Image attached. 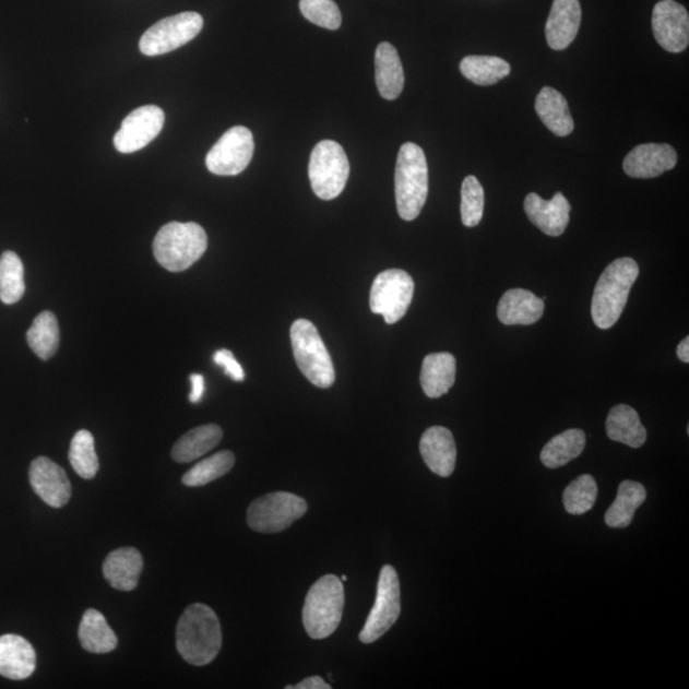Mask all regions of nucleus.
<instances>
[{
  "instance_id": "obj_1",
  "label": "nucleus",
  "mask_w": 689,
  "mask_h": 689,
  "mask_svg": "<svg viewBox=\"0 0 689 689\" xmlns=\"http://www.w3.org/2000/svg\"><path fill=\"white\" fill-rule=\"evenodd\" d=\"M223 646L222 626L216 613L204 604H192L177 626L178 653L189 664L207 665L215 661Z\"/></svg>"
},
{
  "instance_id": "obj_2",
  "label": "nucleus",
  "mask_w": 689,
  "mask_h": 689,
  "mask_svg": "<svg viewBox=\"0 0 689 689\" xmlns=\"http://www.w3.org/2000/svg\"><path fill=\"white\" fill-rule=\"evenodd\" d=\"M639 274L638 262L628 257L611 262L604 270L592 301L593 321L597 328L608 330L618 322Z\"/></svg>"
},
{
  "instance_id": "obj_3",
  "label": "nucleus",
  "mask_w": 689,
  "mask_h": 689,
  "mask_svg": "<svg viewBox=\"0 0 689 689\" xmlns=\"http://www.w3.org/2000/svg\"><path fill=\"white\" fill-rule=\"evenodd\" d=\"M428 189L426 154L415 143H404L399 151L395 170V194L401 218L413 222L420 215L427 202Z\"/></svg>"
},
{
  "instance_id": "obj_4",
  "label": "nucleus",
  "mask_w": 689,
  "mask_h": 689,
  "mask_svg": "<svg viewBox=\"0 0 689 689\" xmlns=\"http://www.w3.org/2000/svg\"><path fill=\"white\" fill-rule=\"evenodd\" d=\"M209 246L207 234L195 223H169L154 240L155 259L170 272H181L201 259Z\"/></svg>"
},
{
  "instance_id": "obj_5",
  "label": "nucleus",
  "mask_w": 689,
  "mask_h": 689,
  "mask_svg": "<svg viewBox=\"0 0 689 689\" xmlns=\"http://www.w3.org/2000/svg\"><path fill=\"white\" fill-rule=\"evenodd\" d=\"M345 592L343 581L325 574L309 589L302 608V625L310 639L324 640L335 633L343 619Z\"/></svg>"
},
{
  "instance_id": "obj_6",
  "label": "nucleus",
  "mask_w": 689,
  "mask_h": 689,
  "mask_svg": "<svg viewBox=\"0 0 689 689\" xmlns=\"http://www.w3.org/2000/svg\"><path fill=\"white\" fill-rule=\"evenodd\" d=\"M294 358L307 380L320 389H330L336 380L331 355L316 325L300 318L290 330Z\"/></svg>"
},
{
  "instance_id": "obj_7",
  "label": "nucleus",
  "mask_w": 689,
  "mask_h": 689,
  "mask_svg": "<svg viewBox=\"0 0 689 689\" xmlns=\"http://www.w3.org/2000/svg\"><path fill=\"white\" fill-rule=\"evenodd\" d=\"M308 173L318 199L331 201L343 193L349 179L351 164L337 142L324 140L313 149Z\"/></svg>"
},
{
  "instance_id": "obj_8",
  "label": "nucleus",
  "mask_w": 689,
  "mask_h": 689,
  "mask_svg": "<svg viewBox=\"0 0 689 689\" xmlns=\"http://www.w3.org/2000/svg\"><path fill=\"white\" fill-rule=\"evenodd\" d=\"M308 511L305 498L289 494V491H275L257 498L247 512L248 526L253 532L262 534L282 533L289 528Z\"/></svg>"
},
{
  "instance_id": "obj_9",
  "label": "nucleus",
  "mask_w": 689,
  "mask_h": 689,
  "mask_svg": "<svg viewBox=\"0 0 689 689\" xmlns=\"http://www.w3.org/2000/svg\"><path fill=\"white\" fill-rule=\"evenodd\" d=\"M414 280L403 270L381 272L370 290L369 305L375 314H381L385 323L393 324L403 318L414 297Z\"/></svg>"
},
{
  "instance_id": "obj_10",
  "label": "nucleus",
  "mask_w": 689,
  "mask_h": 689,
  "mask_svg": "<svg viewBox=\"0 0 689 689\" xmlns=\"http://www.w3.org/2000/svg\"><path fill=\"white\" fill-rule=\"evenodd\" d=\"M203 19L195 12H183L166 17L150 27L141 37L142 55L156 57L177 50L202 32Z\"/></svg>"
},
{
  "instance_id": "obj_11",
  "label": "nucleus",
  "mask_w": 689,
  "mask_h": 689,
  "mask_svg": "<svg viewBox=\"0 0 689 689\" xmlns=\"http://www.w3.org/2000/svg\"><path fill=\"white\" fill-rule=\"evenodd\" d=\"M401 613L399 574L392 566H384L378 579L377 597L365 627L359 634L363 643L380 640L397 622Z\"/></svg>"
},
{
  "instance_id": "obj_12",
  "label": "nucleus",
  "mask_w": 689,
  "mask_h": 689,
  "mask_svg": "<svg viewBox=\"0 0 689 689\" xmlns=\"http://www.w3.org/2000/svg\"><path fill=\"white\" fill-rule=\"evenodd\" d=\"M254 154L253 134L246 127H233L210 150L207 169L215 176L233 177L243 173Z\"/></svg>"
},
{
  "instance_id": "obj_13",
  "label": "nucleus",
  "mask_w": 689,
  "mask_h": 689,
  "mask_svg": "<svg viewBox=\"0 0 689 689\" xmlns=\"http://www.w3.org/2000/svg\"><path fill=\"white\" fill-rule=\"evenodd\" d=\"M165 112L155 105L141 106L123 120L114 138V146L122 154H132L146 147L163 131Z\"/></svg>"
},
{
  "instance_id": "obj_14",
  "label": "nucleus",
  "mask_w": 689,
  "mask_h": 689,
  "mask_svg": "<svg viewBox=\"0 0 689 689\" xmlns=\"http://www.w3.org/2000/svg\"><path fill=\"white\" fill-rule=\"evenodd\" d=\"M653 33L661 47L669 52H681L689 44V16L676 0H662L654 7Z\"/></svg>"
},
{
  "instance_id": "obj_15",
  "label": "nucleus",
  "mask_w": 689,
  "mask_h": 689,
  "mask_svg": "<svg viewBox=\"0 0 689 689\" xmlns=\"http://www.w3.org/2000/svg\"><path fill=\"white\" fill-rule=\"evenodd\" d=\"M29 483L37 496L52 509H62L70 502L72 487L68 476L48 458H37L29 466Z\"/></svg>"
},
{
  "instance_id": "obj_16",
  "label": "nucleus",
  "mask_w": 689,
  "mask_h": 689,
  "mask_svg": "<svg viewBox=\"0 0 689 689\" xmlns=\"http://www.w3.org/2000/svg\"><path fill=\"white\" fill-rule=\"evenodd\" d=\"M678 156L676 150L666 143H645L635 146L623 162V170L628 177L651 179L661 177L665 171L676 168Z\"/></svg>"
},
{
  "instance_id": "obj_17",
  "label": "nucleus",
  "mask_w": 689,
  "mask_h": 689,
  "mask_svg": "<svg viewBox=\"0 0 689 689\" xmlns=\"http://www.w3.org/2000/svg\"><path fill=\"white\" fill-rule=\"evenodd\" d=\"M526 215L536 227L549 237H560L570 224L571 204L558 192L550 201L530 193L525 200Z\"/></svg>"
},
{
  "instance_id": "obj_18",
  "label": "nucleus",
  "mask_w": 689,
  "mask_h": 689,
  "mask_svg": "<svg viewBox=\"0 0 689 689\" xmlns=\"http://www.w3.org/2000/svg\"><path fill=\"white\" fill-rule=\"evenodd\" d=\"M424 463L430 472L449 478L456 467L458 449L450 429L431 427L424 431L419 444Z\"/></svg>"
},
{
  "instance_id": "obj_19",
  "label": "nucleus",
  "mask_w": 689,
  "mask_h": 689,
  "mask_svg": "<svg viewBox=\"0 0 689 689\" xmlns=\"http://www.w3.org/2000/svg\"><path fill=\"white\" fill-rule=\"evenodd\" d=\"M581 19L579 0H555L545 25L549 48L565 50L570 47L579 34Z\"/></svg>"
},
{
  "instance_id": "obj_20",
  "label": "nucleus",
  "mask_w": 689,
  "mask_h": 689,
  "mask_svg": "<svg viewBox=\"0 0 689 689\" xmlns=\"http://www.w3.org/2000/svg\"><path fill=\"white\" fill-rule=\"evenodd\" d=\"M36 669V653L32 643L17 634L0 638V676L12 680L32 677Z\"/></svg>"
},
{
  "instance_id": "obj_21",
  "label": "nucleus",
  "mask_w": 689,
  "mask_h": 689,
  "mask_svg": "<svg viewBox=\"0 0 689 689\" xmlns=\"http://www.w3.org/2000/svg\"><path fill=\"white\" fill-rule=\"evenodd\" d=\"M143 558L135 548H120L106 557L103 572L110 586L119 592H132L139 585Z\"/></svg>"
},
{
  "instance_id": "obj_22",
  "label": "nucleus",
  "mask_w": 689,
  "mask_h": 689,
  "mask_svg": "<svg viewBox=\"0 0 689 689\" xmlns=\"http://www.w3.org/2000/svg\"><path fill=\"white\" fill-rule=\"evenodd\" d=\"M544 301L525 289H511L499 300L498 320L506 325H530L540 320Z\"/></svg>"
},
{
  "instance_id": "obj_23",
  "label": "nucleus",
  "mask_w": 689,
  "mask_h": 689,
  "mask_svg": "<svg viewBox=\"0 0 689 689\" xmlns=\"http://www.w3.org/2000/svg\"><path fill=\"white\" fill-rule=\"evenodd\" d=\"M375 62L378 93L385 100H396L405 85L404 68L396 48L390 43H381L376 50Z\"/></svg>"
},
{
  "instance_id": "obj_24",
  "label": "nucleus",
  "mask_w": 689,
  "mask_h": 689,
  "mask_svg": "<svg viewBox=\"0 0 689 689\" xmlns=\"http://www.w3.org/2000/svg\"><path fill=\"white\" fill-rule=\"evenodd\" d=\"M456 381V359L450 353L429 354L423 360L420 383L430 399H439L452 389Z\"/></svg>"
},
{
  "instance_id": "obj_25",
  "label": "nucleus",
  "mask_w": 689,
  "mask_h": 689,
  "mask_svg": "<svg viewBox=\"0 0 689 689\" xmlns=\"http://www.w3.org/2000/svg\"><path fill=\"white\" fill-rule=\"evenodd\" d=\"M535 110L542 122L557 138H567L574 130L566 97L556 88L544 87L536 96Z\"/></svg>"
},
{
  "instance_id": "obj_26",
  "label": "nucleus",
  "mask_w": 689,
  "mask_h": 689,
  "mask_svg": "<svg viewBox=\"0 0 689 689\" xmlns=\"http://www.w3.org/2000/svg\"><path fill=\"white\" fill-rule=\"evenodd\" d=\"M605 426L611 441L632 449H640L646 442L648 431L642 426L639 413L631 406L620 404L613 407Z\"/></svg>"
},
{
  "instance_id": "obj_27",
  "label": "nucleus",
  "mask_w": 689,
  "mask_h": 689,
  "mask_svg": "<svg viewBox=\"0 0 689 689\" xmlns=\"http://www.w3.org/2000/svg\"><path fill=\"white\" fill-rule=\"evenodd\" d=\"M223 429L216 424L197 427L189 430L179 441L174 444L171 458L179 464L192 463L203 454L214 450L222 442Z\"/></svg>"
},
{
  "instance_id": "obj_28",
  "label": "nucleus",
  "mask_w": 689,
  "mask_h": 689,
  "mask_svg": "<svg viewBox=\"0 0 689 689\" xmlns=\"http://www.w3.org/2000/svg\"><path fill=\"white\" fill-rule=\"evenodd\" d=\"M79 638L83 649L93 654H108L118 646L117 634L100 611L88 609L83 615Z\"/></svg>"
},
{
  "instance_id": "obj_29",
  "label": "nucleus",
  "mask_w": 689,
  "mask_h": 689,
  "mask_svg": "<svg viewBox=\"0 0 689 689\" xmlns=\"http://www.w3.org/2000/svg\"><path fill=\"white\" fill-rule=\"evenodd\" d=\"M646 501V489L641 483L625 480L619 484L616 501L605 513V524L625 528L632 524L634 513Z\"/></svg>"
},
{
  "instance_id": "obj_30",
  "label": "nucleus",
  "mask_w": 689,
  "mask_h": 689,
  "mask_svg": "<svg viewBox=\"0 0 689 689\" xmlns=\"http://www.w3.org/2000/svg\"><path fill=\"white\" fill-rule=\"evenodd\" d=\"M586 436L581 429H568L545 444L540 460L548 468H558L578 459L585 450Z\"/></svg>"
},
{
  "instance_id": "obj_31",
  "label": "nucleus",
  "mask_w": 689,
  "mask_h": 689,
  "mask_svg": "<svg viewBox=\"0 0 689 689\" xmlns=\"http://www.w3.org/2000/svg\"><path fill=\"white\" fill-rule=\"evenodd\" d=\"M460 71L475 85L491 86L511 73V66L498 57L468 56L461 60Z\"/></svg>"
},
{
  "instance_id": "obj_32",
  "label": "nucleus",
  "mask_w": 689,
  "mask_h": 689,
  "mask_svg": "<svg viewBox=\"0 0 689 689\" xmlns=\"http://www.w3.org/2000/svg\"><path fill=\"white\" fill-rule=\"evenodd\" d=\"M27 343L43 360H49L58 351L59 325L55 313L45 310L37 316L27 331Z\"/></svg>"
},
{
  "instance_id": "obj_33",
  "label": "nucleus",
  "mask_w": 689,
  "mask_h": 689,
  "mask_svg": "<svg viewBox=\"0 0 689 689\" xmlns=\"http://www.w3.org/2000/svg\"><path fill=\"white\" fill-rule=\"evenodd\" d=\"M25 290L24 263L16 253L4 252L0 257V300L14 305L24 297Z\"/></svg>"
},
{
  "instance_id": "obj_34",
  "label": "nucleus",
  "mask_w": 689,
  "mask_h": 689,
  "mask_svg": "<svg viewBox=\"0 0 689 689\" xmlns=\"http://www.w3.org/2000/svg\"><path fill=\"white\" fill-rule=\"evenodd\" d=\"M236 465V456L231 451H222L212 454L211 458L202 460L201 463L194 465L181 482L187 487H203L206 484L222 478L231 471Z\"/></svg>"
},
{
  "instance_id": "obj_35",
  "label": "nucleus",
  "mask_w": 689,
  "mask_h": 689,
  "mask_svg": "<svg viewBox=\"0 0 689 689\" xmlns=\"http://www.w3.org/2000/svg\"><path fill=\"white\" fill-rule=\"evenodd\" d=\"M70 463L82 479H94L98 472V459L95 439L88 430L82 429L74 435L70 449Z\"/></svg>"
},
{
  "instance_id": "obj_36",
  "label": "nucleus",
  "mask_w": 689,
  "mask_h": 689,
  "mask_svg": "<svg viewBox=\"0 0 689 689\" xmlns=\"http://www.w3.org/2000/svg\"><path fill=\"white\" fill-rule=\"evenodd\" d=\"M597 498V484L592 475H581L573 480L563 494V504L568 513L584 514L593 509Z\"/></svg>"
},
{
  "instance_id": "obj_37",
  "label": "nucleus",
  "mask_w": 689,
  "mask_h": 689,
  "mask_svg": "<svg viewBox=\"0 0 689 689\" xmlns=\"http://www.w3.org/2000/svg\"><path fill=\"white\" fill-rule=\"evenodd\" d=\"M484 212V189L473 176L465 178L461 187V218L467 227L479 225Z\"/></svg>"
},
{
  "instance_id": "obj_38",
  "label": "nucleus",
  "mask_w": 689,
  "mask_h": 689,
  "mask_svg": "<svg viewBox=\"0 0 689 689\" xmlns=\"http://www.w3.org/2000/svg\"><path fill=\"white\" fill-rule=\"evenodd\" d=\"M300 12L312 24L337 29L343 22L338 5L333 0H300Z\"/></svg>"
},
{
  "instance_id": "obj_39",
  "label": "nucleus",
  "mask_w": 689,
  "mask_h": 689,
  "mask_svg": "<svg viewBox=\"0 0 689 689\" xmlns=\"http://www.w3.org/2000/svg\"><path fill=\"white\" fill-rule=\"evenodd\" d=\"M214 360L217 366L225 369L226 376H229L231 380L241 382L245 381L246 375L243 368L239 365L236 357L230 351L222 349L215 353Z\"/></svg>"
},
{
  "instance_id": "obj_40",
  "label": "nucleus",
  "mask_w": 689,
  "mask_h": 689,
  "mask_svg": "<svg viewBox=\"0 0 689 689\" xmlns=\"http://www.w3.org/2000/svg\"><path fill=\"white\" fill-rule=\"evenodd\" d=\"M191 383H192V392L191 395H189V401H191V403L197 404L200 403L203 393H204V378L201 375H192L191 376Z\"/></svg>"
},
{
  "instance_id": "obj_41",
  "label": "nucleus",
  "mask_w": 689,
  "mask_h": 689,
  "mask_svg": "<svg viewBox=\"0 0 689 689\" xmlns=\"http://www.w3.org/2000/svg\"><path fill=\"white\" fill-rule=\"evenodd\" d=\"M331 686L325 684L321 677H309L301 680L300 684L294 686V689H330Z\"/></svg>"
},
{
  "instance_id": "obj_42",
  "label": "nucleus",
  "mask_w": 689,
  "mask_h": 689,
  "mask_svg": "<svg viewBox=\"0 0 689 689\" xmlns=\"http://www.w3.org/2000/svg\"><path fill=\"white\" fill-rule=\"evenodd\" d=\"M678 358L684 363H689V337L680 341L677 349Z\"/></svg>"
},
{
  "instance_id": "obj_43",
  "label": "nucleus",
  "mask_w": 689,
  "mask_h": 689,
  "mask_svg": "<svg viewBox=\"0 0 689 689\" xmlns=\"http://www.w3.org/2000/svg\"><path fill=\"white\" fill-rule=\"evenodd\" d=\"M341 581H343V582L347 581V577H345V574H344V577L341 578Z\"/></svg>"
}]
</instances>
